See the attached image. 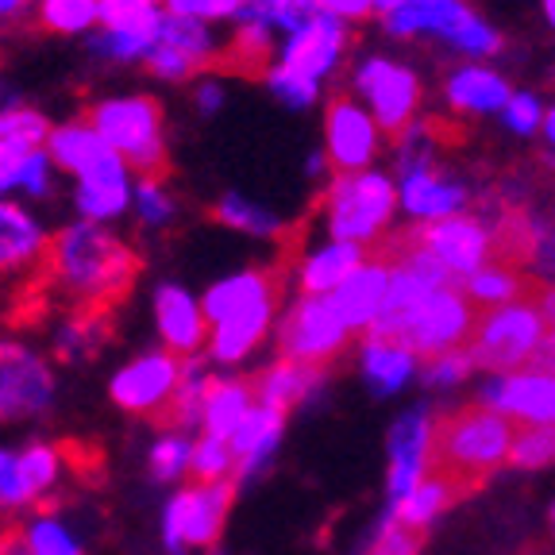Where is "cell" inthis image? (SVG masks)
<instances>
[{"mask_svg":"<svg viewBox=\"0 0 555 555\" xmlns=\"http://www.w3.org/2000/svg\"><path fill=\"white\" fill-rule=\"evenodd\" d=\"M544 16H547V24L555 27V0H544Z\"/></svg>","mask_w":555,"mask_h":555,"instance_id":"60","label":"cell"},{"mask_svg":"<svg viewBox=\"0 0 555 555\" xmlns=\"http://www.w3.org/2000/svg\"><path fill=\"white\" fill-rule=\"evenodd\" d=\"M262 81H267V89L286 104V108H312L317 96H321V81L305 78V74L282 66V62H270V66L262 69Z\"/></svg>","mask_w":555,"mask_h":555,"instance_id":"41","label":"cell"},{"mask_svg":"<svg viewBox=\"0 0 555 555\" xmlns=\"http://www.w3.org/2000/svg\"><path fill=\"white\" fill-rule=\"evenodd\" d=\"M282 428H286V416L274 413V409L255 405L251 413L243 416V425L235 428L232 440H228V448H232V460H235V482L251 475V470L267 460L270 451H274Z\"/></svg>","mask_w":555,"mask_h":555,"instance_id":"27","label":"cell"},{"mask_svg":"<svg viewBox=\"0 0 555 555\" xmlns=\"http://www.w3.org/2000/svg\"><path fill=\"white\" fill-rule=\"evenodd\" d=\"M448 101L460 113H498L509 101V86L482 66H463L448 78Z\"/></svg>","mask_w":555,"mask_h":555,"instance_id":"31","label":"cell"},{"mask_svg":"<svg viewBox=\"0 0 555 555\" xmlns=\"http://www.w3.org/2000/svg\"><path fill=\"white\" fill-rule=\"evenodd\" d=\"M317 382H321V371H312V366H301V363H286V359H278L270 363L259 378L251 382V393L259 401L255 405L262 409H274V413L286 416L289 409L297 405L301 398H309L317 390Z\"/></svg>","mask_w":555,"mask_h":555,"instance_id":"28","label":"cell"},{"mask_svg":"<svg viewBox=\"0 0 555 555\" xmlns=\"http://www.w3.org/2000/svg\"><path fill=\"white\" fill-rule=\"evenodd\" d=\"M47 131H51V120L39 108H27V104L0 108V197L16 193L24 163L35 151H43Z\"/></svg>","mask_w":555,"mask_h":555,"instance_id":"16","label":"cell"},{"mask_svg":"<svg viewBox=\"0 0 555 555\" xmlns=\"http://www.w3.org/2000/svg\"><path fill=\"white\" fill-rule=\"evenodd\" d=\"M324 170H328V158H324V151H312L309 163H305V173H309V178H321Z\"/></svg>","mask_w":555,"mask_h":555,"instance_id":"57","label":"cell"},{"mask_svg":"<svg viewBox=\"0 0 555 555\" xmlns=\"http://www.w3.org/2000/svg\"><path fill=\"white\" fill-rule=\"evenodd\" d=\"M27 540H31L35 555H81L74 537H69L62 525H54L51 517H39L35 525H27Z\"/></svg>","mask_w":555,"mask_h":555,"instance_id":"46","label":"cell"},{"mask_svg":"<svg viewBox=\"0 0 555 555\" xmlns=\"http://www.w3.org/2000/svg\"><path fill=\"white\" fill-rule=\"evenodd\" d=\"M470 374L467 351H448V356H436L428 363V382H460Z\"/></svg>","mask_w":555,"mask_h":555,"instance_id":"54","label":"cell"},{"mask_svg":"<svg viewBox=\"0 0 555 555\" xmlns=\"http://www.w3.org/2000/svg\"><path fill=\"white\" fill-rule=\"evenodd\" d=\"M421 547H425V532L405 529V525H398V520H386L378 544H374L366 555H421Z\"/></svg>","mask_w":555,"mask_h":555,"instance_id":"50","label":"cell"},{"mask_svg":"<svg viewBox=\"0 0 555 555\" xmlns=\"http://www.w3.org/2000/svg\"><path fill=\"white\" fill-rule=\"evenodd\" d=\"M51 190H54V166H51V158H47V151H35L24 163L16 193H24L27 201H43V197H51Z\"/></svg>","mask_w":555,"mask_h":555,"instance_id":"48","label":"cell"},{"mask_svg":"<svg viewBox=\"0 0 555 555\" xmlns=\"http://www.w3.org/2000/svg\"><path fill=\"white\" fill-rule=\"evenodd\" d=\"M228 104V93H224V86H220L217 78H197L193 81V108H197L201 116H217L220 108Z\"/></svg>","mask_w":555,"mask_h":555,"instance_id":"53","label":"cell"},{"mask_svg":"<svg viewBox=\"0 0 555 555\" xmlns=\"http://www.w3.org/2000/svg\"><path fill=\"white\" fill-rule=\"evenodd\" d=\"M540 312H544L547 324H555V286L544 289V297H540Z\"/></svg>","mask_w":555,"mask_h":555,"instance_id":"58","label":"cell"},{"mask_svg":"<svg viewBox=\"0 0 555 555\" xmlns=\"http://www.w3.org/2000/svg\"><path fill=\"white\" fill-rule=\"evenodd\" d=\"M251 378H208L205 409H201L205 436L232 440V433L243 425V416L251 413Z\"/></svg>","mask_w":555,"mask_h":555,"instance_id":"26","label":"cell"},{"mask_svg":"<svg viewBox=\"0 0 555 555\" xmlns=\"http://www.w3.org/2000/svg\"><path fill=\"white\" fill-rule=\"evenodd\" d=\"M455 502H460V490H455V486L443 482V478L425 475L405 498H401L398 505H393L390 520H398V525H405V529H425L436 513H443L448 505H455Z\"/></svg>","mask_w":555,"mask_h":555,"instance_id":"36","label":"cell"},{"mask_svg":"<svg viewBox=\"0 0 555 555\" xmlns=\"http://www.w3.org/2000/svg\"><path fill=\"white\" fill-rule=\"evenodd\" d=\"M363 371L378 393L401 390V382L413 374V356L401 344H386V339H366L363 351Z\"/></svg>","mask_w":555,"mask_h":555,"instance_id":"38","label":"cell"},{"mask_svg":"<svg viewBox=\"0 0 555 555\" xmlns=\"http://www.w3.org/2000/svg\"><path fill=\"white\" fill-rule=\"evenodd\" d=\"M312 4H317V12L339 20V24H347V20H363L374 12V0H312Z\"/></svg>","mask_w":555,"mask_h":555,"instance_id":"55","label":"cell"},{"mask_svg":"<svg viewBox=\"0 0 555 555\" xmlns=\"http://www.w3.org/2000/svg\"><path fill=\"white\" fill-rule=\"evenodd\" d=\"M344 47H347V27L339 20L317 12L309 24L289 31L274 47V62L297 69V74H305L312 81H324L339 66V59H344Z\"/></svg>","mask_w":555,"mask_h":555,"instance_id":"14","label":"cell"},{"mask_svg":"<svg viewBox=\"0 0 555 555\" xmlns=\"http://www.w3.org/2000/svg\"><path fill=\"white\" fill-rule=\"evenodd\" d=\"M482 405L509 416L513 425H555V378L509 374L482 393Z\"/></svg>","mask_w":555,"mask_h":555,"instance_id":"19","label":"cell"},{"mask_svg":"<svg viewBox=\"0 0 555 555\" xmlns=\"http://www.w3.org/2000/svg\"><path fill=\"white\" fill-rule=\"evenodd\" d=\"M54 401V371L20 339L0 336V425L31 421Z\"/></svg>","mask_w":555,"mask_h":555,"instance_id":"8","label":"cell"},{"mask_svg":"<svg viewBox=\"0 0 555 555\" xmlns=\"http://www.w3.org/2000/svg\"><path fill=\"white\" fill-rule=\"evenodd\" d=\"M47 228L31 208L16 197H0V282L16 274H31L43 259Z\"/></svg>","mask_w":555,"mask_h":555,"instance_id":"17","label":"cell"},{"mask_svg":"<svg viewBox=\"0 0 555 555\" xmlns=\"http://www.w3.org/2000/svg\"><path fill=\"white\" fill-rule=\"evenodd\" d=\"M47 158L59 173H69L74 185H120L131 182V170L113 147H104L101 135L86 120L51 124L43 143Z\"/></svg>","mask_w":555,"mask_h":555,"instance_id":"7","label":"cell"},{"mask_svg":"<svg viewBox=\"0 0 555 555\" xmlns=\"http://www.w3.org/2000/svg\"><path fill=\"white\" fill-rule=\"evenodd\" d=\"M131 212H135L139 228L147 232H163L178 217V201L166 190V178H135L131 185Z\"/></svg>","mask_w":555,"mask_h":555,"instance_id":"39","label":"cell"},{"mask_svg":"<svg viewBox=\"0 0 555 555\" xmlns=\"http://www.w3.org/2000/svg\"><path fill=\"white\" fill-rule=\"evenodd\" d=\"M552 520H555V509H552Z\"/></svg>","mask_w":555,"mask_h":555,"instance_id":"62","label":"cell"},{"mask_svg":"<svg viewBox=\"0 0 555 555\" xmlns=\"http://www.w3.org/2000/svg\"><path fill=\"white\" fill-rule=\"evenodd\" d=\"M513 436H517V425L482 401L451 409L428 428L425 475L451 482L460 498L475 494L486 475L509 460Z\"/></svg>","mask_w":555,"mask_h":555,"instance_id":"2","label":"cell"},{"mask_svg":"<svg viewBox=\"0 0 555 555\" xmlns=\"http://www.w3.org/2000/svg\"><path fill=\"white\" fill-rule=\"evenodd\" d=\"M158 43V24L155 27H96L86 39V47L104 62H116V66H143L147 54Z\"/></svg>","mask_w":555,"mask_h":555,"instance_id":"34","label":"cell"},{"mask_svg":"<svg viewBox=\"0 0 555 555\" xmlns=\"http://www.w3.org/2000/svg\"><path fill=\"white\" fill-rule=\"evenodd\" d=\"M520 366H525V374H537V378H555V324H547L544 336L537 339V347Z\"/></svg>","mask_w":555,"mask_h":555,"instance_id":"52","label":"cell"},{"mask_svg":"<svg viewBox=\"0 0 555 555\" xmlns=\"http://www.w3.org/2000/svg\"><path fill=\"white\" fill-rule=\"evenodd\" d=\"M158 43L178 51L185 62H193L197 69L217 66L224 59V43L217 39V31L201 20H185V16H173V12L163 9V20H158Z\"/></svg>","mask_w":555,"mask_h":555,"instance_id":"29","label":"cell"},{"mask_svg":"<svg viewBox=\"0 0 555 555\" xmlns=\"http://www.w3.org/2000/svg\"><path fill=\"white\" fill-rule=\"evenodd\" d=\"M451 47H460L463 54H470V59H486V54H498L502 51V39H498V31L490 24H486L482 16H475V12H463L455 24H451V31L443 35Z\"/></svg>","mask_w":555,"mask_h":555,"instance_id":"42","label":"cell"},{"mask_svg":"<svg viewBox=\"0 0 555 555\" xmlns=\"http://www.w3.org/2000/svg\"><path fill=\"white\" fill-rule=\"evenodd\" d=\"M0 555H35L31 540H27V525H20V520L0 525Z\"/></svg>","mask_w":555,"mask_h":555,"instance_id":"56","label":"cell"},{"mask_svg":"<svg viewBox=\"0 0 555 555\" xmlns=\"http://www.w3.org/2000/svg\"><path fill=\"white\" fill-rule=\"evenodd\" d=\"M416 240L443 262L455 278H470L490 262V232L470 217H448L416 228Z\"/></svg>","mask_w":555,"mask_h":555,"instance_id":"15","label":"cell"},{"mask_svg":"<svg viewBox=\"0 0 555 555\" xmlns=\"http://www.w3.org/2000/svg\"><path fill=\"white\" fill-rule=\"evenodd\" d=\"M544 289L547 286L525 278L517 267H505V262H486L482 270L463 278V297L478 301L482 309H502V305L532 301V294H544Z\"/></svg>","mask_w":555,"mask_h":555,"instance_id":"25","label":"cell"},{"mask_svg":"<svg viewBox=\"0 0 555 555\" xmlns=\"http://www.w3.org/2000/svg\"><path fill=\"white\" fill-rule=\"evenodd\" d=\"M143 4H155V9H166V0H143Z\"/></svg>","mask_w":555,"mask_h":555,"instance_id":"61","label":"cell"},{"mask_svg":"<svg viewBox=\"0 0 555 555\" xmlns=\"http://www.w3.org/2000/svg\"><path fill=\"white\" fill-rule=\"evenodd\" d=\"M463 12H467L463 0H413V4L382 12V24H386L390 35H416V31L448 35L451 24H455Z\"/></svg>","mask_w":555,"mask_h":555,"instance_id":"32","label":"cell"},{"mask_svg":"<svg viewBox=\"0 0 555 555\" xmlns=\"http://www.w3.org/2000/svg\"><path fill=\"white\" fill-rule=\"evenodd\" d=\"M243 9V0H166V12L185 20H201V24H217V20H235Z\"/></svg>","mask_w":555,"mask_h":555,"instance_id":"47","label":"cell"},{"mask_svg":"<svg viewBox=\"0 0 555 555\" xmlns=\"http://www.w3.org/2000/svg\"><path fill=\"white\" fill-rule=\"evenodd\" d=\"M502 116L517 135H532V131L544 124V108H540V101L532 93H509Z\"/></svg>","mask_w":555,"mask_h":555,"instance_id":"51","label":"cell"},{"mask_svg":"<svg viewBox=\"0 0 555 555\" xmlns=\"http://www.w3.org/2000/svg\"><path fill=\"white\" fill-rule=\"evenodd\" d=\"M274 309H278V297H270V301H255L247 309L224 317L220 324H212V332H208L212 359L217 363H243L259 347V339L267 336L270 321H274Z\"/></svg>","mask_w":555,"mask_h":555,"instance_id":"21","label":"cell"},{"mask_svg":"<svg viewBox=\"0 0 555 555\" xmlns=\"http://www.w3.org/2000/svg\"><path fill=\"white\" fill-rule=\"evenodd\" d=\"M540 128H544V131H547V139L555 143V108H552V113H544V124H540Z\"/></svg>","mask_w":555,"mask_h":555,"instance_id":"59","label":"cell"},{"mask_svg":"<svg viewBox=\"0 0 555 555\" xmlns=\"http://www.w3.org/2000/svg\"><path fill=\"white\" fill-rule=\"evenodd\" d=\"M351 332L339 321L332 297H297L289 312L278 321V356L286 363H301L312 371H324L344 351Z\"/></svg>","mask_w":555,"mask_h":555,"instance_id":"6","label":"cell"},{"mask_svg":"<svg viewBox=\"0 0 555 555\" xmlns=\"http://www.w3.org/2000/svg\"><path fill=\"white\" fill-rule=\"evenodd\" d=\"M212 220L224 228H235V232L259 235V240H274V235H286V224L278 220V212H270L267 205H255L251 197L243 193H224L212 205Z\"/></svg>","mask_w":555,"mask_h":555,"instance_id":"37","label":"cell"},{"mask_svg":"<svg viewBox=\"0 0 555 555\" xmlns=\"http://www.w3.org/2000/svg\"><path fill=\"white\" fill-rule=\"evenodd\" d=\"M185 467H190V443L182 436H163L155 443V451H151V478L155 482H173Z\"/></svg>","mask_w":555,"mask_h":555,"instance_id":"45","label":"cell"},{"mask_svg":"<svg viewBox=\"0 0 555 555\" xmlns=\"http://www.w3.org/2000/svg\"><path fill=\"white\" fill-rule=\"evenodd\" d=\"M520 433L513 436L509 463L517 467H547L555 463V425H517Z\"/></svg>","mask_w":555,"mask_h":555,"instance_id":"43","label":"cell"},{"mask_svg":"<svg viewBox=\"0 0 555 555\" xmlns=\"http://www.w3.org/2000/svg\"><path fill=\"white\" fill-rule=\"evenodd\" d=\"M398 208V190L386 173L359 170V173H336L324 193V212H328V232L336 243H363L378 240V232L390 224Z\"/></svg>","mask_w":555,"mask_h":555,"instance_id":"4","label":"cell"},{"mask_svg":"<svg viewBox=\"0 0 555 555\" xmlns=\"http://www.w3.org/2000/svg\"><path fill=\"white\" fill-rule=\"evenodd\" d=\"M428 294H433V286H425L421 278L390 267V282H386V294H382V305H378V312H374L366 336L398 344V336L409 328V321H413L416 312H421V305L428 301Z\"/></svg>","mask_w":555,"mask_h":555,"instance_id":"22","label":"cell"},{"mask_svg":"<svg viewBox=\"0 0 555 555\" xmlns=\"http://www.w3.org/2000/svg\"><path fill=\"white\" fill-rule=\"evenodd\" d=\"M101 135L104 147L128 163L131 178H166L170 151H166V113L151 93H116L89 104L81 116Z\"/></svg>","mask_w":555,"mask_h":555,"instance_id":"3","label":"cell"},{"mask_svg":"<svg viewBox=\"0 0 555 555\" xmlns=\"http://www.w3.org/2000/svg\"><path fill=\"white\" fill-rule=\"evenodd\" d=\"M470 324H475V309L467 305L463 289H433L428 301L421 305L409 328L398 336V344L405 347L409 356H425V359H436V356H448L455 347L467 339Z\"/></svg>","mask_w":555,"mask_h":555,"instance_id":"12","label":"cell"},{"mask_svg":"<svg viewBox=\"0 0 555 555\" xmlns=\"http://www.w3.org/2000/svg\"><path fill=\"white\" fill-rule=\"evenodd\" d=\"M116 336V312L74 309L66 312L59 336H54V359L59 363H89Z\"/></svg>","mask_w":555,"mask_h":555,"instance_id":"24","label":"cell"},{"mask_svg":"<svg viewBox=\"0 0 555 555\" xmlns=\"http://www.w3.org/2000/svg\"><path fill=\"white\" fill-rule=\"evenodd\" d=\"M190 366H193V359L173 356V351H147V356L131 359V363L116 374L108 393H113V401L124 413L151 421V416L173 398V390L182 386Z\"/></svg>","mask_w":555,"mask_h":555,"instance_id":"10","label":"cell"},{"mask_svg":"<svg viewBox=\"0 0 555 555\" xmlns=\"http://www.w3.org/2000/svg\"><path fill=\"white\" fill-rule=\"evenodd\" d=\"M155 324H158V332H163L166 351H173V356H182V359H193L208 339L201 301H193L190 289L173 286V282H163V286L155 289Z\"/></svg>","mask_w":555,"mask_h":555,"instance_id":"18","label":"cell"},{"mask_svg":"<svg viewBox=\"0 0 555 555\" xmlns=\"http://www.w3.org/2000/svg\"><path fill=\"white\" fill-rule=\"evenodd\" d=\"M544 328L547 321L544 312H540V301H517V305H502V309L475 312V324L467 332L470 366L509 374L513 366H520L529 359V351L544 336Z\"/></svg>","mask_w":555,"mask_h":555,"instance_id":"5","label":"cell"},{"mask_svg":"<svg viewBox=\"0 0 555 555\" xmlns=\"http://www.w3.org/2000/svg\"><path fill=\"white\" fill-rule=\"evenodd\" d=\"M96 12H101L96 27H108V31H116V27H155L163 20V9L143 4V0H101Z\"/></svg>","mask_w":555,"mask_h":555,"instance_id":"44","label":"cell"},{"mask_svg":"<svg viewBox=\"0 0 555 555\" xmlns=\"http://www.w3.org/2000/svg\"><path fill=\"white\" fill-rule=\"evenodd\" d=\"M139 274L143 255L131 243H124L113 228L74 220L47 235L43 259L35 262L20 294V309L27 312L24 324H39L51 305H66V312H120Z\"/></svg>","mask_w":555,"mask_h":555,"instance_id":"1","label":"cell"},{"mask_svg":"<svg viewBox=\"0 0 555 555\" xmlns=\"http://www.w3.org/2000/svg\"><path fill=\"white\" fill-rule=\"evenodd\" d=\"M356 93L366 101V113L378 124V131H405L421 101V81L401 62L366 59L356 69Z\"/></svg>","mask_w":555,"mask_h":555,"instance_id":"11","label":"cell"},{"mask_svg":"<svg viewBox=\"0 0 555 555\" xmlns=\"http://www.w3.org/2000/svg\"><path fill=\"white\" fill-rule=\"evenodd\" d=\"M147 74L155 81H190V78H197L201 69L193 66V62H185L178 51H170V47H163V43H155V51L147 54Z\"/></svg>","mask_w":555,"mask_h":555,"instance_id":"49","label":"cell"},{"mask_svg":"<svg viewBox=\"0 0 555 555\" xmlns=\"http://www.w3.org/2000/svg\"><path fill=\"white\" fill-rule=\"evenodd\" d=\"M190 482L208 486V482H224L228 475L235 470L232 448L228 440H217V436H201L197 443L190 448Z\"/></svg>","mask_w":555,"mask_h":555,"instance_id":"40","label":"cell"},{"mask_svg":"<svg viewBox=\"0 0 555 555\" xmlns=\"http://www.w3.org/2000/svg\"><path fill=\"white\" fill-rule=\"evenodd\" d=\"M378 155V124L356 96H332L324 108V158L336 173H359Z\"/></svg>","mask_w":555,"mask_h":555,"instance_id":"13","label":"cell"},{"mask_svg":"<svg viewBox=\"0 0 555 555\" xmlns=\"http://www.w3.org/2000/svg\"><path fill=\"white\" fill-rule=\"evenodd\" d=\"M62 448L59 443H27L16 451V470H20V490H24L27 505L43 509V498L54 490L62 475Z\"/></svg>","mask_w":555,"mask_h":555,"instance_id":"33","label":"cell"},{"mask_svg":"<svg viewBox=\"0 0 555 555\" xmlns=\"http://www.w3.org/2000/svg\"><path fill=\"white\" fill-rule=\"evenodd\" d=\"M386 282H390V262L374 255V259H363L351 274L332 289V305H336L339 321H344L347 332H366L374 321V312L382 305V294H386Z\"/></svg>","mask_w":555,"mask_h":555,"instance_id":"20","label":"cell"},{"mask_svg":"<svg viewBox=\"0 0 555 555\" xmlns=\"http://www.w3.org/2000/svg\"><path fill=\"white\" fill-rule=\"evenodd\" d=\"M232 502H235V478L208 482V486L190 482L185 490H178L170 498V505H166V544L173 552L185 544L212 547L220 540V529H224Z\"/></svg>","mask_w":555,"mask_h":555,"instance_id":"9","label":"cell"},{"mask_svg":"<svg viewBox=\"0 0 555 555\" xmlns=\"http://www.w3.org/2000/svg\"><path fill=\"white\" fill-rule=\"evenodd\" d=\"M31 9L43 31L69 39H89L101 24V0H35Z\"/></svg>","mask_w":555,"mask_h":555,"instance_id":"35","label":"cell"},{"mask_svg":"<svg viewBox=\"0 0 555 555\" xmlns=\"http://www.w3.org/2000/svg\"><path fill=\"white\" fill-rule=\"evenodd\" d=\"M428 413L425 409H416V413L401 416V425L393 428V440H390V502L398 505L401 498L421 482L425 475V448H428Z\"/></svg>","mask_w":555,"mask_h":555,"instance_id":"23","label":"cell"},{"mask_svg":"<svg viewBox=\"0 0 555 555\" xmlns=\"http://www.w3.org/2000/svg\"><path fill=\"white\" fill-rule=\"evenodd\" d=\"M366 259L363 247L356 243H324L321 251H312L309 259L301 262V294L305 297H324L344 282L359 262Z\"/></svg>","mask_w":555,"mask_h":555,"instance_id":"30","label":"cell"}]
</instances>
